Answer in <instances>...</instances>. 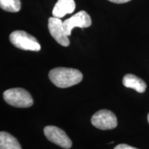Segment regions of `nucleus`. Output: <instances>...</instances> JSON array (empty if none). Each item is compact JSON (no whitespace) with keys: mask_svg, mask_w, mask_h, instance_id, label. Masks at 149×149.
Here are the masks:
<instances>
[{"mask_svg":"<svg viewBox=\"0 0 149 149\" xmlns=\"http://www.w3.org/2000/svg\"><path fill=\"white\" fill-rule=\"evenodd\" d=\"M48 77L56 86L65 88L79 84L83 79V74L74 68L58 67L52 69L48 73Z\"/></svg>","mask_w":149,"mask_h":149,"instance_id":"nucleus-1","label":"nucleus"},{"mask_svg":"<svg viewBox=\"0 0 149 149\" xmlns=\"http://www.w3.org/2000/svg\"><path fill=\"white\" fill-rule=\"evenodd\" d=\"M3 97L7 104L14 107L29 108L33 104L31 94L21 88L8 89L4 91Z\"/></svg>","mask_w":149,"mask_h":149,"instance_id":"nucleus-2","label":"nucleus"},{"mask_svg":"<svg viewBox=\"0 0 149 149\" xmlns=\"http://www.w3.org/2000/svg\"><path fill=\"white\" fill-rule=\"evenodd\" d=\"M10 42L15 47L24 51H39L41 46L37 39L23 31H15L9 37Z\"/></svg>","mask_w":149,"mask_h":149,"instance_id":"nucleus-3","label":"nucleus"},{"mask_svg":"<svg viewBox=\"0 0 149 149\" xmlns=\"http://www.w3.org/2000/svg\"><path fill=\"white\" fill-rule=\"evenodd\" d=\"M91 123L95 127L101 130H110L117 126L115 115L109 110H100L91 117Z\"/></svg>","mask_w":149,"mask_h":149,"instance_id":"nucleus-4","label":"nucleus"},{"mask_svg":"<svg viewBox=\"0 0 149 149\" xmlns=\"http://www.w3.org/2000/svg\"><path fill=\"white\" fill-rule=\"evenodd\" d=\"M44 135L48 140L66 149L70 148L72 141L63 130L54 126H47L44 129Z\"/></svg>","mask_w":149,"mask_h":149,"instance_id":"nucleus-5","label":"nucleus"},{"mask_svg":"<svg viewBox=\"0 0 149 149\" xmlns=\"http://www.w3.org/2000/svg\"><path fill=\"white\" fill-rule=\"evenodd\" d=\"M91 24L92 21L90 15L84 10L79 11L71 17L63 22L64 31L68 36L71 35V31L74 28H88Z\"/></svg>","mask_w":149,"mask_h":149,"instance_id":"nucleus-6","label":"nucleus"},{"mask_svg":"<svg viewBox=\"0 0 149 149\" xmlns=\"http://www.w3.org/2000/svg\"><path fill=\"white\" fill-rule=\"evenodd\" d=\"M48 30L51 36L58 44L63 46H68L70 41L68 36L65 32L63 22L59 18L52 17L48 19Z\"/></svg>","mask_w":149,"mask_h":149,"instance_id":"nucleus-7","label":"nucleus"},{"mask_svg":"<svg viewBox=\"0 0 149 149\" xmlns=\"http://www.w3.org/2000/svg\"><path fill=\"white\" fill-rule=\"evenodd\" d=\"M75 10V2L74 0H58L53 9V17L61 18L67 14H70Z\"/></svg>","mask_w":149,"mask_h":149,"instance_id":"nucleus-8","label":"nucleus"},{"mask_svg":"<svg viewBox=\"0 0 149 149\" xmlns=\"http://www.w3.org/2000/svg\"><path fill=\"white\" fill-rule=\"evenodd\" d=\"M123 84L126 88H133L140 93H144L146 89V84L144 80L133 74H127L124 76Z\"/></svg>","mask_w":149,"mask_h":149,"instance_id":"nucleus-9","label":"nucleus"},{"mask_svg":"<svg viewBox=\"0 0 149 149\" xmlns=\"http://www.w3.org/2000/svg\"><path fill=\"white\" fill-rule=\"evenodd\" d=\"M0 149H22L15 137L6 132L0 133Z\"/></svg>","mask_w":149,"mask_h":149,"instance_id":"nucleus-10","label":"nucleus"},{"mask_svg":"<svg viewBox=\"0 0 149 149\" xmlns=\"http://www.w3.org/2000/svg\"><path fill=\"white\" fill-rule=\"evenodd\" d=\"M0 7L3 10L17 13L21 9L20 0H0Z\"/></svg>","mask_w":149,"mask_h":149,"instance_id":"nucleus-11","label":"nucleus"},{"mask_svg":"<svg viewBox=\"0 0 149 149\" xmlns=\"http://www.w3.org/2000/svg\"><path fill=\"white\" fill-rule=\"evenodd\" d=\"M114 149H137V148L130 146H129V145H127L125 144H122L117 145V146L115 147Z\"/></svg>","mask_w":149,"mask_h":149,"instance_id":"nucleus-12","label":"nucleus"},{"mask_svg":"<svg viewBox=\"0 0 149 149\" xmlns=\"http://www.w3.org/2000/svg\"><path fill=\"white\" fill-rule=\"evenodd\" d=\"M109 1L115 3H124L128 2V1H131V0H109Z\"/></svg>","mask_w":149,"mask_h":149,"instance_id":"nucleus-13","label":"nucleus"},{"mask_svg":"<svg viewBox=\"0 0 149 149\" xmlns=\"http://www.w3.org/2000/svg\"><path fill=\"white\" fill-rule=\"evenodd\" d=\"M148 123H149V113H148Z\"/></svg>","mask_w":149,"mask_h":149,"instance_id":"nucleus-14","label":"nucleus"}]
</instances>
